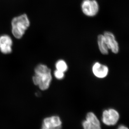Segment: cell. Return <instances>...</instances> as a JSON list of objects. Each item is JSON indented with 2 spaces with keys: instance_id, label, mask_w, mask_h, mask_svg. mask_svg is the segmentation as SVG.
I'll use <instances>...</instances> for the list:
<instances>
[{
  "instance_id": "30bf717a",
  "label": "cell",
  "mask_w": 129,
  "mask_h": 129,
  "mask_svg": "<svg viewBox=\"0 0 129 129\" xmlns=\"http://www.w3.org/2000/svg\"><path fill=\"white\" fill-rule=\"evenodd\" d=\"M98 43L99 50L101 53L104 55L108 54L109 49L103 34H100L98 36Z\"/></svg>"
},
{
  "instance_id": "9c48e42d",
  "label": "cell",
  "mask_w": 129,
  "mask_h": 129,
  "mask_svg": "<svg viewBox=\"0 0 129 129\" xmlns=\"http://www.w3.org/2000/svg\"><path fill=\"white\" fill-rule=\"evenodd\" d=\"M92 70L94 75L100 79L107 77L109 72L108 67L99 62H95L94 63L92 66Z\"/></svg>"
},
{
  "instance_id": "3957f363",
  "label": "cell",
  "mask_w": 129,
  "mask_h": 129,
  "mask_svg": "<svg viewBox=\"0 0 129 129\" xmlns=\"http://www.w3.org/2000/svg\"><path fill=\"white\" fill-rule=\"evenodd\" d=\"M81 8L84 14L89 17L96 16L99 11V4L96 0H84Z\"/></svg>"
},
{
  "instance_id": "52a82bcc",
  "label": "cell",
  "mask_w": 129,
  "mask_h": 129,
  "mask_svg": "<svg viewBox=\"0 0 129 129\" xmlns=\"http://www.w3.org/2000/svg\"><path fill=\"white\" fill-rule=\"evenodd\" d=\"M103 35L109 50H111L114 54L118 53L119 51V46L116 40L114 35L110 32H105Z\"/></svg>"
},
{
  "instance_id": "7a4b0ae2",
  "label": "cell",
  "mask_w": 129,
  "mask_h": 129,
  "mask_svg": "<svg viewBox=\"0 0 129 129\" xmlns=\"http://www.w3.org/2000/svg\"><path fill=\"white\" fill-rule=\"evenodd\" d=\"M12 32L15 38L21 39L30 25L28 17L25 14L15 17L11 22Z\"/></svg>"
},
{
  "instance_id": "8992f818",
  "label": "cell",
  "mask_w": 129,
  "mask_h": 129,
  "mask_svg": "<svg viewBox=\"0 0 129 129\" xmlns=\"http://www.w3.org/2000/svg\"><path fill=\"white\" fill-rule=\"evenodd\" d=\"M62 122L58 116L47 117L43 120L41 129H61Z\"/></svg>"
},
{
  "instance_id": "4fadbf2b",
  "label": "cell",
  "mask_w": 129,
  "mask_h": 129,
  "mask_svg": "<svg viewBox=\"0 0 129 129\" xmlns=\"http://www.w3.org/2000/svg\"><path fill=\"white\" fill-rule=\"evenodd\" d=\"M117 129H129L128 127H126L125 126L123 125H121L118 127V128Z\"/></svg>"
},
{
  "instance_id": "6da1fadb",
  "label": "cell",
  "mask_w": 129,
  "mask_h": 129,
  "mask_svg": "<svg viewBox=\"0 0 129 129\" xmlns=\"http://www.w3.org/2000/svg\"><path fill=\"white\" fill-rule=\"evenodd\" d=\"M35 74L33 77V82L42 90L47 89L50 86L52 77L51 70L47 66L40 64L34 70Z\"/></svg>"
},
{
  "instance_id": "7c38bea8",
  "label": "cell",
  "mask_w": 129,
  "mask_h": 129,
  "mask_svg": "<svg viewBox=\"0 0 129 129\" xmlns=\"http://www.w3.org/2000/svg\"><path fill=\"white\" fill-rule=\"evenodd\" d=\"M54 75L56 79H59V80H61L64 78V74L63 72L56 70L54 72Z\"/></svg>"
},
{
  "instance_id": "277c9868",
  "label": "cell",
  "mask_w": 129,
  "mask_h": 129,
  "mask_svg": "<svg viewBox=\"0 0 129 129\" xmlns=\"http://www.w3.org/2000/svg\"><path fill=\"white\" fill-rule=\"evenodd\" d=\"M119 119V113L114 109L105 110L102 113V121L106 125H115Z\"/></svg>"
},
{
  "instance_id": "ba28073f",
  "label": "cell",
  "mask_w": 129,
  "mask_h": 129,
  "mask_svg": "<svg viewBox=\"0 0 129 129\" xmlns=\"http://www.w3.org/2000/svg\"><path fill=\"white\" fill-rule=\"evenodd\" d=\"M12 44V40L9 36L4 35L0 37V51L3 54L11 53Z\"/></svg>"
},
{
  "instance_id": "8fae6325",
  "label": "cell",
  "mask_w": 129,
  "mask_h": 129,
  "mask_svg": "<svg viewBox=\"0 0 129 129\" xmlns=\"http://www.w3.org/2000/svg\"><path fill=\"white\" fill-rule=\"evenodd\" d=\"M55 67L56 70L63 72L64 73L68 70L67 63L64 60H59L56 63Z\"/></svg>"
},
{
  "instance_id": "5b68a950",
  "label": "cell",
  "mask_w": 129,
  "mask_h": 129,
  "mask_svg": "<svg viewBox=\"0 0 129 129\" xmlns=\"http://www.w3.org/2000/svg\"><path fill=\"white\" fill-rule=\"evenodd\" d=\"M84 129H102L99 119L92 112H88L86 117V120L82 122Z\"/></svg>"
}]
</instances>
